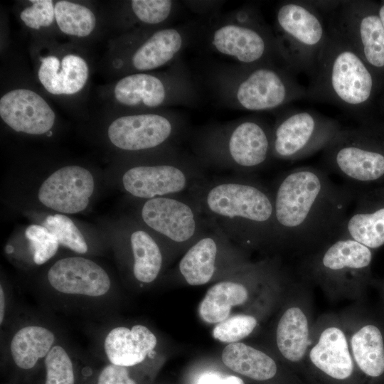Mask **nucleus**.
Instances as JSON below:
<instances>
[{"label":"nucleus","mask_w":384,"mask_h":384,"mask_svg":"<svg viewBox=\"0 0 384 384\" xmlns=\"http://www.w3.org/2000/svg\"><path fill=\"white\" fill-rule=\"evenodd\" d=\"M282 250L303 257L340 236L358 189L335 183L326 169L294 167L270 187Z\"/></svg>","instance_id":"1"},{"label":"nucleus","mask_w":384,"mask_h":384,"mask_svg":"<svg viewBox=\"0 0 384 384\" xmlns=\"http://www.w3.org/2000/svg\"><path fill=\"white\" fill-rule=\"evenodd\" d=\"M187 195L205 218L242 247L282 250L272 190L252 176L205 178Z\"/></svg>","instance_id":"2"},{"label":"nucleus","mask_w":384,"mask_h":384,"mask_svg":"<svg viewBox=\"0 0 384 384\" xmlns=\"http://www.w3.org/2000/svg\"><path fill=\"white\" fill-rule=\"evenodd\" d=\"M328 38L309 75L306 100L333 105L359 124L380 122L377 102L384 87L357 52L328 29Z\"/></svg>","instance_id":"3"},{"label":"nucleus","mask_w":384,"mask_h":384,"mask_svg":"<svg viewBox=\"0 0 384 384\" xmlns=\"http://www.w3.org/2000/svg\"><path fill=\"white\" fill-rule=\"evenodd\" d=\"M32 73L42 91L65 111L87 116L94 64L88 46L53 37H31Z\"/></svg>","instance_id":"4"},{"label":"nucleus","mask_w":384,"mask_h":384,"mask_svg":"<svg viewBox=\"0 0 384 384\" xmlns=\"http://www.w3.org/2000/svg\"><path fill=\"white\" fill-rule=\"evenodd\" d=\"M289 67L277 64H229L210 71L208 83L218 99L233 109L265 112L306 100V87Z\"/></svg>","instance_id":"5"},{"label":"nucleus","mask_w":384,"mask_h":384,"mask_svg":"<svg viewBox=\"0 0 384 384\" xmlns=\"http://www.w3.org/2000/svg\"><path fill=\"white\" fill-rule=\"evenodd\" d=\"M272 126L258 115L207 125L193 135V156L204 167L251 175L273 159Z\"/></svg>","instance_id":"6"},{"label":"nucleus","mask_w":384,"mask_h":384,"mask_svg":"<svg viewBox=\"0 0 384 384\" xmlns=\"http://www.w3.org/2000/svg\"><path fill=\"white\" fill-rule=\"evenodd\" d=\"M374 250L345 235L301 259L299 274L333 300L362 301L375 283L372 274Z\"/></svg>","instance_id":"7"},{"label":"nucleus","mask_w":384,"mask_h":384,"mask_svg":"<svg viewBox=\"0 0 384 384\" xmlns=\"http://www.w3.org/2000/svg\"><path fill=\"white\" fill-rule=\"evenodd\" d=\"M196 27L170 25L113 36L99 63V70L105 77L113 80L129 74L171 66L195 37Z\"/></svg>","instance_id":"8"},{"label":"nucleus","mask_w":384,"mask_h":384,"mask_svg":"<svg viewBox=\"0 0 384 384\" xmlns=\"http://www.w3.org/2000/svg\"><path fill=\"white\" fill-rule=\"evenodd\" d=\"M102 107L124 111L166 110L192 105L198 99L196 84L177 60L166 70L129 74L98 86Z\"/></svg>","instance_id":"9"},{"label":"nucleus","mask_w":384,"mask_h":384,"mask_svg":"<svg viewBox=\"0 0 384 384\" xmlns=\"http://www.w3.org/2000/svg\"><path fill=\"white\" fill-rule=\"evenodd\" d=\"M205 37L212 51L232 60L234 64H277L291 68L274 31L254 5L217 18L206 30Z\"/></svg>","instance_id":"10"},{"label":"nucleus","mask_w":384,"mask_h":384,"mask_svg":"<svg viewBox=\"0 0 384 384\" xmlns=\"http://www.w3.org/2000/svg\"><path fill=\"white\" fill-rule=\"evenodd\" d=\"M104 136L115 149L140 154L178 148L186 122L170 110L124 111L101 107Z\"/></svg>","instance_id":"11"},{"label":"nucleus","mask_w":384,"mask_h":384,"mask_svg":"<svg viewBox=\"0 0 384 384\" xmlns=\"http://www.w3.org/2000/svg\"><path fill=\"white\" fill-rule=\"evenodd\" d=\"M322 159L351 186L364 190L383 185L384 122L341 128L322 150Z\"/></svg>","instance_id":"12"},{"label":"nucleus","mask_w":384,"mask_h":384,"mask_svg":"<svg viewBox=\"0 0 384 384\" xmlns=\"http://www.w3.org/2000/svg\"><path fill=\"white\" fill-rule=\"evenodd\" d=\"M132 156L136 161L125 168L122 185L127 193L140 200L188 194L206 178L205 167L179 148Z\"/></svg>","instance_id":"13"},{"label":"nucleus","mask_w":384,"mask_h":384,"mask_svg":"<svg viewBox=\"0 0 384 384\" xmlns=\"http://www.w3.org/2000/svg\"><path fill=\"white\" fill-rule=\"evenodd\" d=\"M1 72L0 119L13 132L50 136L58 121L52 101L36 82L33 73L19 63Z\"/></svg>","instance_id":"14"},{"label":"nucleus","mask_w":384,"mask_h":384,"mask_svg":"<svg viewBox=\"0 0 384 384\" xmlns=\"http://www.w3.org/2000/svg\"><path fill=\"white\" fill-rule=\"evenodd\" d=\"M274 33L294 73L311 75L329 35L321 13L309 1H283L275 11Z\"/></svg>","instance_id":"15"},{"label":"nucleus","mask_w":384,"mask_h":384,"mask_svg":"<svg viewBox=\"0 0 384 384\" xmlns=\"http://www.w3.org/2000/svg\"><path fill=\"white\" fill-rule=\"evenodd\" d=\"M336 119L310 110L287 108L272 126V157L296 161L322 151L341 129Z\"/></svg>","instance_id":"16"},{"label":"nucleus","mask_w":384,"mask_h":384,"mask_svg":"<svg viewBox=\"0 0 384 384\" xmlns=\"http://www.w3.org/2000/svg\"><path fill=\"white\" fill-rule=\"evenodd\" d=\"M329 14L328 29L338 34L357 52L384 87V28L377 1H341Z\"/></svg>","instance_id":"17"},{"label":"nucleus","mask_w":384,"mask_h":384,"mask_svg":"<svg viewBox=\"0 0 384 384\" xmlns=\"http://www.w3.org/2000/svg\"><path fill=\"white\" fill-rule=\"evenodd\" d=\"M142 201L139 218L142 225L167 245L188 249L210 225L188 195Z\"/></svg>","instance_id":"18"},{"label":"nucleus","mask_w":384,"mask_h":384,"mask_svg":"<svg viewBox=\"0 0 384 384\" xmlns=\"http://www.w3.org/2000/svg\"><path fill=\"white\" fill-rule=\"evenodd\" d=\"M304 363L337 384H361L350 351L341 313H326L314 322Z\"/></svg>","instance_id":"19"},{"label":"nucleus","mask_w":384,"mask_h":384,"mask_svg":"<svg viewBox=\"0 0 384 384\" xmlns=\"http://www.w3.org/2000/svg\"><path fill=\"white\" fill-rule=\"evenodd\" d=\"M309 285L301 277L300 280H290L286 303L275 327L277 351L294 367L304 364L314 322Z\"/></svg>","instance_id":"20"},{"label":"nucleus","mask_w":384,"mask_h":384,"mask_svg":"<svg viewBox=\"0 0 384 384\" xmlns=\"http://www.w3.org/2000/svg\"><path fill=\"white\" fill-rule=\"evenodd\" d=\"M350 351L361 378L368 384L384 380V324L362 308L341 313Z\"/></svg>","instance_id":"21"},{"label":"nucleus","mask_w":384,"mask_h":384,"mask_svg":"<svg viewBox=\"0 0 384 384\" xmlns=\"http://www.w3.org/2000/svg\"><path fill=\"white\" fill-rule=\"evenodd\" d=\"M100 4L107 31L113 32V36L170 26L180 6L173 0L111 1Z\"/></svg>","instance_id":"22"},{"label":"nucleus","mask_w":384,"mask_h":384,"mask_svg":"<svg viewBox=\"0 0 384 384\" xmlns=\"http://www.w3.org/2000/svg\"><path fill=\"white\" fill-rule=\"evenodd\" d=\"M95 189L92 173L86 168L70 164L53 172L38 191L40 203L61 213L75 214L84 210Z\"/></svg>","instance_id":"23"},{"label":"nucleus","mask_w":384,"mask_h":384,"mask_svg":"<svg viewBox=\"0 0 384 384\" xmlns=\"http://www.w3.org/2000/svg\"><path fill=\"white\" fill-rule=\"evenodd\" d=\"M50 285L57 292L97 297L106 294L111 280L95 262L82 257H68L55 262L47 274Z\"/></svg>","instance_id":"24"},{"label":"nucleus","mask_w":384,"mask_h":384,"mask_svg":"<svg viewBox=\"0 0 384 384\" xmlns=\"http://www.w3.org/2000/svg\"><path fill=\"white\" fill-rule=\"evenodd\" d=\"M340 235L375 250L384 245V185L358 191Z\"/></svg>","instance_id":"25"},{"label":"nucleus","mask_w":384,"mask_h":384,"mask_svg":"<svg viewBox=\"0 0 384 384\" xmlns=\"http://www.w3.org/2000/svg\"><path fill=\"white\" fill-rule=\"evenodd\" d=\"M60 38L88 46L107 31L101 4L91 1L55 0Z\"/></svg>","instance_id":"26"},{"label":"nucleus","mask_w":384,"mask_h":384,"mask_svg":"<svg viewBox=\"0 0 384 384\" xmlns=\"http://www.w3.org/2000/svg\"><path fill=\"white\" fill-rule=\"evenodd\" d=\"M208 228L186 250L178 271L190 285H202L214 277L222 251L230 240L210 220Z\"/></svg>","instance_id":"27"},{"label":"nucleus","mask_w":384,"mask_h":384,"mask_svg":"<svg viewBox=\"0 0 384 384\" xmlns=\"http://www.w3.org/2000/svg\"><path fill=\"white\" fill-rule=\"evenodd\" d=\"M155 335L145 326H117L107 334L104 348L110 363L132 367L142 363L156 347Z\"/></svg>","instance_id":"28"},{"label":"nucleus","mask_w":384,"mask_h":384,"mask_svg":"<svg viewBox=\"0 0 384 384\" xmlns=\"http://www.w3.org/2000/svg\"><path fill=\"white\" fill-rule=\"evenodd\" d=\"M55 341L54 334L38 325H28L18 329L10 343V353L16 369L23 374L36 370L44 360Z\"/></svg>","instance_id":"29"},{"label":"nucleus","mask_w":384,"mask_h":384,"mask_svg":"<svg viewBox=\"0 0 384 384\" xmlns=\"http://www.w3.org/2000/svg\"><path fill=\"white\" fill-rule=\"evenodd\" d=\"M221 358L228 368L254 380H270L278 373L277 363L271 356L244 343H229Z\"/></svg>","instance_id":"30"},{"label":"nucleus","mask_w":384,"mask_h":384,"mask_svg":"<svg viewBox=\"0 0 384 384\" xmlns=\"http://www.w3.org/2000/svg\"><path fill=\"white\" fill-rule=\"evenodd\" d=\"M129 243L133 258L132 272L137 280L151 283L163 267V252L157 238L146 228L130 230Z\"/></svg>","instance_id":"31"},{"label":"nucleus","mask_w":384,"mask_h":384,"mask_svg":"<svg viewBox=\"0 0 384 384\" xmlns=\"http://www.w3.org/2000/svg\"><path fill=\"white\" fill-rule=\"evenodd\" d=\"M250 294V288L245 282H218L208 289L201 301L199 315L206 323H220L228 317L233 306L247 303Z\"/></svg>","instance_id":"32"},{"label":"nucleus","mask_w":384,"mask_h":384,"mask_svg":"<svg viewBox=\"0 0 384 384\" xmlns=\"http://www.w3.org/2000/svg\"><path fill=\"white\" fill-rule=\"evenodd\" d=\"M14 12L31 37L59 38L55 18V0L17 1Z\"/></svg>","instance_id":"33"},{"label":"nucleus","mask_w":384,"mask_h":384,"mask_svg":"<svg viewBox=\"0 0 384 384\" xmlns=\"http://www.w3.org/2000/svg\"><path fill=\"white\" fill-rule=\"evenodd\" d=\"M44 378L42 384H77V371L66 350L55 345L43 360Z\"/></svg>","instance_id":"34"},{"label":"nucleus","mask_w":384,"mask_h":384,"mask_svg":"<svg viewBox=\"0 0 384 384\" xmlns=\"http://www.w3.org/2000/svg\"><path fill=\"white\" fill-rule=\"evenodd\" d=\"M43 226L57 238L59 243L79 254L87 252V245L84 236L73 221L63 214L46 217Z\"/></svg>","instance_id":"35"},{"label":"nucleus","mask_w":384,"mask_h":384,"mask_svg":"<svg viewBox=\"0 0 384 384\" xmlns=\"http://www.w3.org/2000/svg\"><path fill=\"white\" fill-rule=\"evenodd\" d=\"M258 324L252 314H236L218 323L213 329V337L223 343H236L250 335Z\"/></svg>","instance_id":"36"},{"label":"nucleus","mask_w":384,"mask_h":384,"mask_svg":"<svg viewBox=\"0 0 384 384\" xmlns=\"http://www.w3.org/2000/svg\"><path fill=\"white\" fill-rule=\"evenodd\" d=\"M25 235L32 248L33 260L36 265L46 263L57 252L60 243L54 234L45 226L31 225L26 228Z\"/></svg>","instance_id":"37"},{"label":"nucleus","mask_w":384,"mask_h":384,"mask_svg":"<svg viewBox=\"0 0 384 384\" xmlns=\"http://www.w3.org/2000/svg\"><path fill=\"white\" fill-rule=\"evenodd\" d=\"M93 384H138L129 367L109 363L97 374Z\"/></svg>","instance_id":"38"},{"label":"nucleus","mask_w":384,"mask_h":384,"mask_svg":"<svg viewBox=\"0 0 384 384\" xmlns=\"http://www.w3.org/2000/svg\"><path fill=\"white\" fill-rule=\"evenodd\" d=\"M197 384H245L242 380L235 375L223 377L214 373H208L202 375Z\"/></svg>","instance_id":"39"},{"label":"nucleus","mask_w":384,"mask_h":384,"mask_svg":"<svg viewBox=\"0 0 384 384\" xmlns=\"http://www.w3.org/2000/svg\"><path fill=\"white\" fill-rule=\"evenodd\" d=\"M320 13H331L336 10L341 1H309Z\"/></svg>","instance_id":"40"},{"label":"nucleus","mask_w":384,"mask_h":384,"mask_svg":"<svg viewBox=\"0 0 384 384\" xmlns=\"http://www.w3.org/2000/svg\"><path fill=\"white\" fill-rule=\"evenodd\" d=\"M185 4L188 5L192 10H195L196 12L206 13L208 11L213 10L215 5L220 4L219 1H185Z\"/></svg>","instance_id":"41"},{"label":"nucleus","mask_w":384,"mask_h":384,"mask_svg":"<svg viewBox=\"0 0 384 384\" xmlns=\"http://www.w3.org/2000/svg\"><path fill=\"white\" fill-rule=\"evenodd\" d=\"M5 294L2 285L0 286V323L2 324L5 315Z\"/></svg>","instance_id":"42"},{"label":"nucleus","mask_w":384,"mask_h":384,"mask_svg":"<svg viewBox=\"0 0 384 384\" xmlns=\"http://www.w3.org/2000/svg\"><path fill=\"white\" fill-rule=\"evenodd\" d=\"M377 9L378 16L384 28V0L378 2L377 1Z\"/></svg>","instance_id":"43"},{"label":"nucleus","mask_w":384,"mask_h":384,"mask_svg":"<svg viewBox=\"0 0 384 384\" xmlns=\"http://www.w3.org/2000/svg\"><path fill=\"white\" fill-rule=\"evenodd\" d=\"M377 109L379 110L380 114L384 116V90L380 95L377 102ZM384 122V121H383Z\"/></svg>","instance_id":"44"},{"label":"nucleus","mask_w":384,"mask_h":384,"mask_svg":"<svg viewBox=\"0 0 384 384\" xmlns=\"http://www.w3.org/2000/svg\"><path fill=\"white\" fill-rule=\"evenodd\" d=\"M380 286L381 296H382V299L384 303V280L380 284Z\"/></svg>","instance_id":"45"}]
</instances>
